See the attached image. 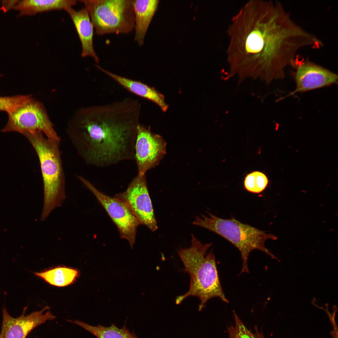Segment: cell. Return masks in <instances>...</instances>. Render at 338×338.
<instances>
[{
	"label": "cell",
	"instance_id": "6da1fadb",
	"mask_svg": "<svg viewBox=\"0 0 338 338\" xmlns=\"http://www.w3.org/2000/svg\"><path fill=\"white\" fill-rule=\"evenodd\" d=\"M227 58L231 71L262 76L269 83L285 77V68L320 39L296 23L280 3L251 0L232 19Z\"/></svg>",
	"mask_w": 338,
	"mask_h": 338
},
{
	"label": "cell",
	"instance_id": "7a4b0ae2",
	"mask_svg": "<svg viewBox=\"0 0 338 338\" xmlns=\"http://www.w3.org/2000/svg\"><path fill=\"white\" fill-rule=\"evenodd\" d=\"M141 109L140 101L131 97L81 108L67 132L87 165L103 167L134 160Z\"/></svg>",
	"mask_w": 338,
	"mask_h": 338
},
{
	"label": "cell",
	"instance_id": "3957f363",
	"mask_svg": "<svg viewBox=\"0 0 338 338\" xmlns=\"http://www.w3.org/2000/svg\"><path fill=\"white\" fill-rule=\"evenodd\" d=\"M191 237V246L180 248L177 252L190 280L189 290L184 294L176 297V304H180L189 296H196L200 300L199 310L201 311L207 302L214 297H218L228 303L220 282L212 250L205 256L212 243L203 244L193 234Z\"/></svg>",
	"mask_w": 338,
	"mask_h": 338
},
{
	"label": "cell",
	"instance_id": "277c9868",
	"mask_svg": "<svg viewBox=\"0 0 338 338\" xmlns=\"http://www.w3.org/2000/svg\"><path fill=\"white\" fill-rule=\"evenodd\" d=\"M23 135L32 145L40 162L44 185V204L41 217L43 221L54 209L61 206L66 197L60 142L48 138L39 131Z\"/></svg>",
	"mask_w": 338,
	"mask_h": 338
},
{
	"label": "cell",
	"instance_id": "5b68a950",
	"mask_svg": "<svg viewBox=\"0 0 338 338\" xmlns=\"http://www.w3.org/2000/svg\"><path fill=\"white\" fill-rule=\"evenodd\" d=\"M206 212L208 216L202 214H201V217L196 216L192 224L219 235L238 248L243 261L242 270L239 275L245 272L249 273L248 259L253 250H261L274 257L265 246L264 243L269 239H276V236L243 223L234 218L222 219L209 212Z\"/></svg>",
	"mask_w": 338,
	"mask_h": 338
},
{
	"label": "cell",
	"instance_id": "8992f818",
	"mask_svg": "<svg viewBox=\"0 0 338 338\" xmlns=\"http://www.w3.org/2000/svg\"><path fill=\"white\" fill-rule=\"evenodd\" d=\"M95 34H128L134 28L133 0H81Z\"/></svg>",
	"mask_w": 338,
	"mask_h": 338
},
{
	"label": "cell",
	"instance_id": "52a82bcc",
	"mask_svg": "<svg viewBox=\"0 0 338 338\" xmlns=\"http://www.w3.org/2000/svg\"><path fill=\"white\" fill-rule=\"evenodd\" d=\"M8 115V120L3 132L14 131L23 135L39 131L48 138L60 142V138L44 106L31 96Z\"/></svg>",
	"mask_w": 338,
	"mask_h": 338
},
{
	"label": "cell",
	"instance_id": "ba28073f",
	"mask_svg": "<svg viewBox=\"0 0 338 338\" xmlns=\"http://www.w3.org/2000/svg\"><path fill=\"white\" fill-rule=\"evenodd\" d=\"M114 197L123 203L141 224L152 232L158 228L157 222L148 192L146 174L137 175L127 189Z\"/></svg>",
	"mask_w": 338,
	"mask_h": 338
},
{
	"label": "cell",
	"instance_id": "9c48e42d",
	"mask_svg": "<svg viewBox=\"0 0 338 338\" xmlns=\"http://www.w3.org/2000/svg\"><path fill=\"white\" fill-rule=\"evenodd\" d=\"M77 177L105 208L117 226L120 238L128 240L132 248L136 241L137 229L141 224L138 219L123 203L101 192L83 177L79 176Z\"/></svg>",
	"mask_w": 338,
	"mask_h": 338
},
{
	"label": "cell",
	"instance_id": "30bf717a",
	"mask_svg": "<svg viewBox=\"0 0 338 338\" xmlns=\"http://www.w3.org/2000/svg\"><path fill=\"white\" fill-rule=\"evenodd\" d=\"M166 143L150 127L138 125L135 145V159L138 175L146 174L160 163L166 153Z\"/></svg>",
	"mask_w": 338,
	"mask_h": 338
},
{
	"label": "cell",
	"instance_id": "8fae6325",
	"mask_svg": "<svg viewBox=\"0 0 338 338\" xmlns=\"http://www.w3.org/2000/svg\"><path fill=\"white\" fill-rule=\"evenodd\" d=\"M27 306L23 310L19 317L14 318L7 311L5 306L3 309V323L0 338H26L30 332L36 327L49 320H53L56 317L46 310L49 308L47 306L39 311L33 312L29 315H25Z\"/></svg>",
	"mask_w": 338,
	"mask_h": 338
},
{
	"label": "cell",
	"instance_id": "7c38bea8",
	"mask_svg": "<svg viewBox=\"0 0 338 338\" xmlns=\"http://www.w3.org/2000/svg\"><path fill=\"white\" fill-rule=\"evenodd\" d=\"M294 93L305 92L337 83L335 73L312 63L305 61L298 65L295 75Z\"/></svg>",
	"mask_w": 338,
	"mask_h": 338
},
{
	"label": "cell",
	"instance_id": "4fadbf2b",
	"mask_svg": "<svg viewBox=\"0 0 338 338\" xmlns=\"http://www.w3.org/2000/svg\"><path fill=\"white\" fill-rule=\"evenodd\" d=\"M65 11L71 19L80 41L81 56L83 58L90 57L98 64L100 59L94 48V29L86 9L84 7L80 10H76L70 8Z\"/></svg>",
	"mask_w": 338,
	"mask_h": 338
},
{
	"label": "cell",
	"instance_id": "5bb4252c",
	"mask_svg": "<svg viewBox=\"0 0 338 338\" xmlns=\"http://www.w3.org/2000/svg\"><path fill=\"white\" fill-rule=\"evenodd\" d=\"M96 67L130 92L153 102L163 111L166 112L167 110L168 105L165 101V97L154 88L141 82L114 74L99 65H96Z\"/></svg>",
	"mask_w": 338,
	"mask_h": 338
},
{
	"label": "cell",
	"instance_id": "9a60e30c",
	"mask_svg": "<svg viewBox=\"0 0 338 338\" xmlns=\"http://www.w3.org/2000/svg\"><path fill=\"white\" fill-rule=\"evenodd\" d=\"M158 3L157 0H133L134 40L139 47L144 43L147 31Z\"/></svg>",
	"mask_w": 338,
	"mask_h": 338
},
{
	"label": "cell",
	"instance_id": "2e32d148",
	"mask_svg": "<svg viewBox=\"0 0 338 338\" xmlns=\"http://www.w3.org/2000/svg\"><path fill=\"white\" fill-rule=\"evenodd\" d=\"M76 0H20L13 9L18 11L19 16H32L44 12L63 10L72 8Z\"/></svg>",
	"mask_w": 338,
	"mask_h": 338
},
{
	"label": "cell",
	"instance_id": "e0dca14e",
	"mask_svg": "<svg viewBox=\"0 0 338 338\" xmlns=\"http://www.w3.org/2000/svg\"><path fill=\"white\" fill-rule=\"evenodd\" d=\"M68 321L80 326L98 338H138L134 333L130 332L125 325L119 328L114 324L106 327L101 325L92 326L76 320Z\"/></svg>",
	"mask_w": 338,
	"mask_h": 338
},
{
	"label": "cell",
	"instance_id": "ac0fdd59",
	"mask_svg": "<svg viewBox=\"0 0 338 338\" xmlns=\"http://www.w3.org/2000/svg\"><path fill=\"white\" fill-rule=\"evenodd\" d=\"M78 271L66 267L56 268L44 272L34 273L51 285L64 287L72 283L77 277Z\"/></svg>",
	"mask_w": 338,
	"mask_h": 338
},
{
	"label": "cell",
	"instance_id": "d6986e66",
	"mask_svg": "<svg viewBox=\"0 0 338 338\" xmlns=\"http://www.w3.org/2000/svg\"><path fill=\"white\" fill-rule=\"evenodd\" d=\"M268 183L267 177L264 173L254 172L248 175L245 178L244 184L248 191L259 193L265 189Z\"/></svg>",
	"mask_w": 338,
	"mask_h": 338
},
{
	"label": "cell",
	"instance_id": "ffe728a7",
	"mask_svg": "<svg viewBox=\"0 0 338 338\" xmlns=\"http://www.w3.org/2000/svg\"><path fill=\"white\" fill-rule=\"evenodd\" d=\"M235 325L228 328L230 338H264L262 334L253 333L249 330L233 312Z\"/></svg>",
	"mask_w": 338,
	"mask_h": 338
},
{
	"label": "cell",
	"instance_id": "44dd1931",
	"mask_svg": "<svg viewBox=\"0 0 338 338\" xmlns=\"http://www.w3.org/2000/svg\"><path fill=\"white\" fill-rule=\"evenodd\" d=\"M30 95H19L10 97L0 96V111L8 114L13 111L30 97Z\"/></svg>",
	"mask_w": 338,
	"mask_h": 338
},
{
	"label": "cell",
	"instance_id": "7402d4cb",
	"mask_svg": "<svg viewBox=\"0 0 338 338\" xmlns=\"http://www.w3.org/2000/svg\"><path fill=\"white\" fill-rule=\"evenodd\" d=\"M20 0H2V6L0 8V10H2L4 12H6L12 9H13L15 6L19 2Z\"/></svg>",
	"mask_w": 338,
	"mask_h": 338
}]
</instances>
